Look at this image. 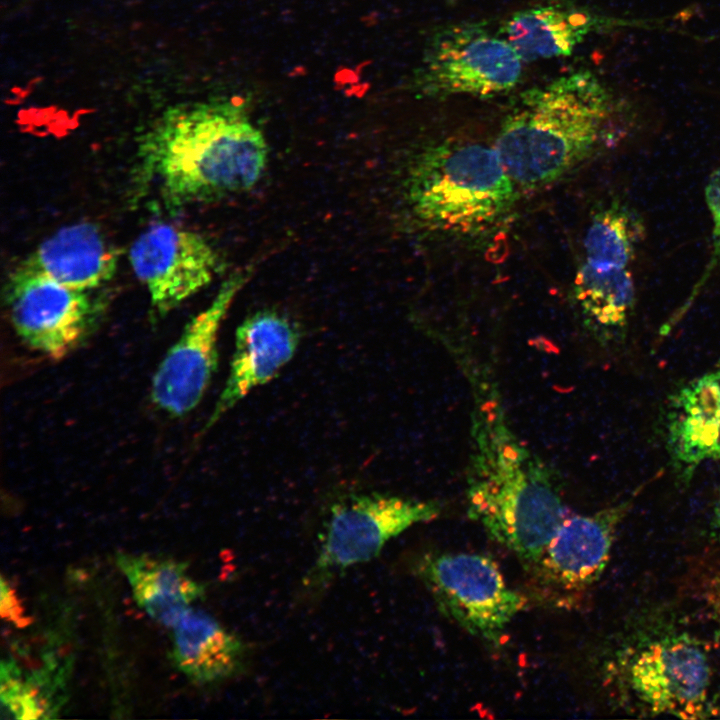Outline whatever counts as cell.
<instances>
[{"label": "cell", "mask_w": 720, "mask_h": 720, "mask_svg": "<svg viewBox=\"0 0 720 720\" xmlns=\"http://www.w3.org/2000/svg\"><path fill=\"white\" fill-rule=\"evenodd\" d=\"M473 393L467 512L529 569L567 516L552 468L520 440L484 368H469Z\"/></svg>", "instance_id": "6da1fadb"}, {"label": "cell", "mask_w": 720, "mask_h": 720, "mask_svg": "<svg viewBox=\"0 0 720 720\" xmlns=\"http://www.w3.org/2000/svg\"><path fill=\"white\" fill-rule=\"evenodd\" d=\"M136 159V184L177 210L253 188L268 147L241 104L200 103L164 112L141 135Z\"/></svg>", "instance_id": "7a4b0ae2"}, {"label": "cell", "mask_w": 720, "mask_h": 720, "mask_svg": "<svg viewBox=\"0 0 720 720\" xmlns=\"http://www.w3.org/2000/svg\"><path fill=\"white\" fill-rule=\"evenodd\" d=\"M610 108L608 91L592 72L563 75L521 94L494 147L516 185L549 184L592 154Z\"/></svg>", "instance_id": "3957f363"}, {"label": "cell", "mask_w": 720, "mask_h": 720, "mask_svg": "<svg viewBox=\"0 0 720 720\" xmlns=\"http://www.w3.org/2000/svg\"><path fill=\"white\" fill-rule=\"evenodd\" d=\"M515 188L495 147L454 140L423 151L406 183L415 217L430 229L455 233L495 223L511 207Z\"/></svg>", "instance_id": "277c9868"}, {"label": "cell", "mask_w": 720, "mask_h": 720, "mask_svg": "<svg viewBox=\"0 0 720 720\" xmlns=\"http://www.w3.org/2000/svg\"><path fill=\"white\" fill-rule=\"evenodd\" d=\"M416 572L445 616L488 643H498L527 606V598L512 589L497 563L483 554H427Z\"/></svg>", "instance_id": "5b68a950"}, {"label": "cell", "mask_w": 720, "mask_h": 720, "mask_svg": "<svg viewBox=\"0 0 720 720\" xmlns=\"http://www.w3.org/2000/svg\"><path fill=\"white\" fill-rule=\"evenodd\" d=\"M521 73L522 59L505 38L470 23L433 35L415 80L428 96L491 97L515 87Z\"/></svg>", "instance_id": "8992f818"}, {"label": "cell", "mask_w": 720, "mask_h": 720, "mask_svg": "<svg viewBox=\"0 0 720 720\" xmlns=\"http://www.w3.org/2000/svg\"><path fill=\"white\" fill-rule=\"evenodd\" d=\"M439 514L434 501L395 495L360 494L338 501L330 509L312 572L320 578L368 562L390 539Z\"/></svg>", "instance_id": "52a82bcc"}, {"label": "cell", "mask_w": 720, "mask_h": 720, "mask_svg": "<svg viewBox=\"0 0 720 720\" xmlns=\"http://www.w3.org/2000/svg\"><path fill=\"white\" fill-rule=\"evenodd\" d=\"M6 300L17 335L31 349L53 359L77 347L96 319L88 291L20 266L10 276Z\"/></svg>", "instance_id": "ba28073f"}, {"label": "cell", "mask_w": 720, "mask_h": 720, "mask_svg": "<svg viewBox=\"0 0 720 720\" xmlns=\"http://www.w3.org/2000/svg\"><path fill=\"white\" fill-rule=\"evenodd\" d=\"M129 261L160 315L208 286L219 266L218 254L205 237L169 223L145 229L131 244Z\"/></svg>", "instance_id": "9c48e42d"}, {"label": "cell", "mask_w": 720, "mask_h": 720, "mask_svg": "<svg viewBox=\"0 0 720 720\" xmlns=\"http://www.w3.org/2000/svg\"><path fill=\"white\" fill-rule=\"evenodd\" d=\"M245 282L241 272L227 278L209 305L186 324L162 359L151 388L153 403L162 411L186 415L202 400L217 368L222 321Z\"/></svg>", "instance_id": "30bf717a"}, {"label": "cell", "mask_w": 720, "mask_h": 720, "mask_svg": "<svg viewBox=\"0 0 720 720\" xmlns=\"http://www.w3.org/2000/svg\"><path fill=\"white\" fill-rule=\"evenodd\" d=\"M629 685L655 714L683 719L704 717L711 668L704 650L686 636L650 642L627 668Z\"/></svg>", "instance_id": "8fae6325"}, {"label": "cell", "mask_w": 720, "mask_h": 720, "mask_svg": "<svg viewBox=\"0 0 720 720\" xmlns=\"http://www.w3.org/2000/svg\"><path fill=\"white\" fill-rule=\"evenodd\" d=\"M626 504L588 515L566 516L530 569L541 588L555 596L574 597L603 573L616 528Z\"/></svg>", "instance_id": "7c38bea8"}, {"label": "cell", "mask_w": 720, "mask_h": 720, "mask_svg": "<svg viewBox=\"0 0 720 720\" xmlns=\"http://www.w3.org/2000/svg\"><path fill=\"white\" fill-rule=\"evenodd\" d=\"M300 336L285 316L262 310L238 326L228 377L205 428L213 426L252 390L273 380L293 358Z\"/></svg>", "instance_id": "4fadbf2b"}, {"label": "cell", "mask_w": 720, "mask_h": 720, "mask_svg": "<svg viewBox=\"0 0 720 720\" xmlns=\"http://www.w3.org/2000/svg\"><path fill=\"white\" fill-rule=\"evenodd\" d=\"M666 446L683 480L701 463L720 459V362L670 398Z\"/></svg>", "instance_id": "5bb4252c"}, {"label": "cell", "mask_w": 720, "mask_h": 720, "mask_svg": "<svg viewBox=\"0 0 720 720\" xmlns=\"http://www.w3.org/2000/svg\"><path fill=\"white\" fill-rule=\"evenodd\" d=\"M119 251L95 223L64 226L42 241L20 267L71 288L89 291L110 281Z\"/></svg>", "instance_id": "9a60e30c"}, {"label": "cell", "mask_w": 720, "mask_h": 720, "mask_svg": "<svg viewBox=\"0 0 720 720\" xmlns=\"http://www.w3.org/2000/svg\"><path fill=\"white\" fill-rule=\"evenodd\" d=\"M573 296L587 330L602 345L625 338L635 306L629 268L584 259L573 282Z\"/></svg>", "instance_id": "2e32d148"}, {"label": "cell", "mask_w": 720, "mask_h": 720, "mask_svg": "<svg viewBox=\"0 0 720 720\" xmlns=\"http://www.w3.org/2000/svg\"><path fill=\"white\" fill-rule=\"evenodd\" d=\"M172 628L171 659L192 681L212 683L240 670L244 644L211 615L190 607Z\"/></svg>", "instance_id": "e0dca14e"}, {"label": "cell", "mask_w": 720, "mask_h": 720, "mask_svg": "<svg viewBox=\"0 0 720 720\" xmlns=\"http://www.w3.org/2000/svg\"><path fill=\"white\" fill-rule=\"evenodd\" d=\"M591 13L559 3L515 12L502 27L522 61L568 56L593 30Z\"/></svg>", "instance_id": "ac0fdd59"}, {"label": "cell", "mask_w": 720, "mask_h": 720, "mask_svg": "<svg viewBox=\"0 0 720 720\" xmlns=\"http://www.w3.org/2000/svg\"><path fill=\"white\" fill-rule=\"evenodd\" d=\"M119 569L128 579L139 607L160 624L172 627L204 588L187 573L183 562L119 553Z\"/></svg>", "instance_id": "d6986e66"}, {"label": "cell", "mask_w": 720, "mask_h": 720, "mask_svg": "<svg viewBox=\"0 0 720 720\" xmlns=\"http://www.w3.org/2000/svg\"><path fill=\"white\" fill-rule=\"evenodd\" d=\"M643 233L639 216L614 202L593 215L584 236V259L629 268Z\"/></svg>", "instance_id": "ffe728a7"}, {"label": "cell", "mask_w": 720, "mask_h": 720, "mask_svg": "<svg viewBox=\"0 0 720 720\" xmlns=\"http://www.w3.org/2000/svg\"><path fill=\"white\" fill-rule=\"evenodd\" d=\"M705 199L713 220L712 253L702 275L693 287L687 301L680 309L681 313H684L685 310L688 309L713 273L720 268V166L717 167L709 177L705 188ZM680 312H678V314Z\"/></svg>", "instance_id": "44dd1931"}, {"label": "cell", "mask_w": 720, "mask_h": 720, "mask_svg": "<svg viewBox=\"0 0 720 720\" xmlns=\"http://www.w3.org/2000/svg\"><path fill=\"white\" fill-rule=\"evenodd\" d=\"M23 608L16 598L14 590L2 579L1 581V614L2 617L16 624H25Z\"/></svg>", "instance_id": "7402d4cb"}, {"label": "cell", "mask_w": 720, "mask_h": 720, "mask_svg": "<svg viewBox=\"0 0 720 720\" xmlns=\"http://www.w3.org/2000/svg\"><path fill=\"white\" fill-rule=\"evenodd\" d=\"M712 530H713L714 536H716V538L720 542V483H719L715 501H714L713 515H712Z\"/></svg>", "instance_id": "603a6c76"}, {"label": "cell", "mask_w": 720, "mask_h": 720, "mask_svg": "<svg viewBox=\"0 0 720 720\" xmlns=\"http://www.w3.org/2000/svg\"><path fill=\"white\" fill-rule=\"evenodd\" d=\"M715 606H716V610L720 616V589L718 590L717 595H716Z\"/></svg>", "instance_id": "cb8c5ba5"}]
</instances>
